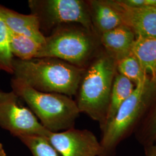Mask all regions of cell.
<instances>
[{"label": "cell", "mask_w": 156, "mask_h": 156, "mask_svg": "<svg viewBox=\"0 0 156 156\" xmlns=\"http://www.w3.org/2000/svg\"><path fill=\"white\" fill-rule=\"evenodd\" d=\"M116 65V60L105 50L99 51L84 68L76 94L80 113L99 123L102 133L106 126Z\"/></svg>", "instance_id": "6da1fadb"}, {"label": "cell", "mask_w": 156, "mask_h": 156, "mask_svg": "<svg viewBox=\"0 0 156 156\" xmlns=\"http://www.w3.org/2000/svg\"><path fill=\"white\" fill-rule=\"evenodd\" d=\"M14 78L34 89L58 93L69 97L76 95L84 68L53 57L29 60L13 58Z\"/></svg>", "instance_id": "7a4b0ae2"}, {"label": "cell", "mask_w": 156, "mask_h": 156, "mask_svg": "<svg viewBox=\"0 0 156 156\" xmlns=\"http://www.w3.org/2000/svg\"><path fill=\"white\" fill-rule=\"evenodd\" d=\"M156 100V84L149 77L135 87L102 133L99 156H115L118 145L136 131Z\"/></svg>", "instance_id": "3957f363"}, {"label": "cell", "mask_w": 156, "mask_h": 156, "mask_svg": "<svg viewBox=\"0 0 156 156\" xmlns=\"http://www.w3.org/2000/svg\"><path fill=\"white\" fill-rule=\"evenodd\" d=\"M11 86L12 91L27 104L46 129L58 133L74 128L80 112L71 97L39 91L14 78L12 79Z\"/></svg>", "instance_id": "277c9868"}, {"label": "cell", "mask_w": 156, "mask_h": 156, "mask_svg": "<svg viewBox=\"0 0 156 156\" xmlns=\"http://www.w3.org/2000/svg\"><path fill=\"white\" fill-rule=\"evenodd\" d=\"M100 45L94 31L79 24H66L45 37L37 58H57L84 68L100 51Z\"/></svg>", "instance_id": "5b68a950"}, {"label": "cell", "mask_w": 156, "mask_h": 156, "mask_svg": "<svg viewBox=\"0 0 156 156\" xmlns=\"http://www.w3.org/2000/svg\"><path fill=\"white\" fill-rule=\"evenodd\" d=\"M28 5L30 13L38 19L41 31L45 36L60 26L71 23L80 24L94 31L87 1L29 0Z\"/></svg>", "instance_id": "8992f818"}, {"label": "cell", "mask_w": 156, "mask_h": 156, "mask_svg": "<svg viewBox=\"0 0 156 156\" xmlns=\"http://www.w3.org/2000/svg\"><path fill=\"white\" fill-rule=\"evenodd\" d=\"M13 91L0 90V127L19 139L24 136L47 138L50 132L39 122L28 108L23 105Z\"/></svg>", "instance_id": "52a82bcc"}, {"label": "cell", "mask_w": 156, "mask_h": 156, "mask_svg": "<svg viewBox=\"0 0 156 156\" xmlns=\"http://www.w3.org/2000/svg\"><path fill=\"white\" fill-rule=\"evenodd\" d=\"M48 140L60 156H99L100 142L91 131L70 128L50 133Z\"/></svg>", "instance_id": "ba28073f"}, {"label": "cell", "mask_w": 156, "mask_h": 156, "mask_svg": "<svg viewBox=\"0 0 156 156\" xmlns=\"http://www.w3.org/2000/svg\"><path fill=\"white\" fill-rule=\"evenodd\" d=\"M123 25L129 28L136 37H156V7L133 6L115 0Z\"/></svg>", "instance_id": "9c48e42d"}, {"label": "cell", "mask_w": 156, "mask_h": 156, "mask_svg": "<svg viewBox=\"0 0 156 156\" xmlns=\"http://www.w3.org/2000/svg\"><path fill=\"white\" fill-rule=\"evenodd\" d=\"M92 25L99 37L123 25L120 13L115 0L87 1Z\"/></svg>", "instance_id": "30bf717a"}, {"label": "cell", "mask_w": 156, "mask_h": 156, "mask_svg": "<svg viewBox=\"0 0 156 156\" xmlns=\"http://www.w3.org/2000/svg\"><path fill=\"white\" fill-rule=\"evenodd\" d=\"M0 16L9 31L27 37L41 45L45 43V36L41 31L38 19L33 15L19 13L0 5Z\"/></svg>", "instance_id": "8fae6325"}, {"label": "cell", "mask_w": 156, "mask_h": 156, "mask_svg": "<svg viewBox=\"0 0 156 156\" xmlns=\"http://www.w3.org/2000/svg\"><path fill=\"white\" fill-rule=\"evenodd\" d=\"M135 39L133 32L124 25L101 34V45L116 61L131 53Z\"/></svg>", "instance_id": "7c38bea8"}, {"label": "cell", "mask_w": 156, "mask_h": 156, "mask_svg": "<svg viewBox=\"0 0 156 156\" xmlns=\"http://www.w3.org/2000/svg\"><path fill=\"white\" fill-rule=\"evenodd\" d=\"M131 53L145 74L153 81L156 76V37H136Z\"/></svg>", "instance_id": "4fadbf2b"}, {"label": "cell", "mask_w": 156, "mask_h": 156, "mask_svg": "<svg viewBox=\"0 0 156 156\" xmlns=\"http://www.w3.org/2000/svg\"><path fill=\"white\" fill-rule=\"evenodd\" d=\"M127 78L116 73L112 88L109 108L105 129L116 115L120 106L134 92L135 89V86Z\"/></svg>", "instance_id": "5bb4252c"}, {"label": "cell", "mask_w": 156, "mask_h": 156, "mask_svg": "<svg viewBox=\"0 0 156 156\" xmlns=\"http://www.w3.org/2000/svg\"><path fill=\"white\" fill-rule=\"evenodd\" d=\"M9 41L12 55L21 60L37 58L42 45L27 37L9 31Z\"/></svg>", "instance_id": "9a60e30c"}, {"label": "cell", "mask_w": 156, "mask_h": 156, "mask_svg": "<svg viewBox=\"0 0 156 156\" xmlns=\"http://www.w3.org/2000/svg\"><path fill=\"white\" fill-rule=\"evenodd\" d=\"M135 133L138 142L145 149L152 145L156 140V100L140 123Z\"/></svg>", "instance_id": "2e32d148"}, {"label": "cell", "mask_w": 156, "mask_h": 156, "mask_svg": "<svg viewBox=\"0 0 156 156\" xmlns=\"http://www.w3.org/2000/svg\"><path fill=\"white\" fill-rule=\"evenodd\" d=\"M117 73L127 78L135 87L149 78L143 71L137 58L131 53L117 61Z\"/></svg>", "instance_id": "e0dca14e"}, {"label": "cell", "mask_w": 156, "mask_h": 156, "mask_svg": "<svg viewBox=\"0 0 156 156\" xmlns=\"http://www.w3.org/2000/svg\"><path fill=\"white\" fill-rule=\"evenodd\" d=\"M13 58L9 46V31L0 16V71L13 74Z\"/></svg>", "instance_id": "ac0fdd59"}, {"label": "cell", "mask_w": 156, "mask_h": 156, "mask_svg": "<svg viewBox=\"0 0 156 156\" xmlns=\"http://www.w3.org/2000/svg\"><path fill=\"white\" fill-rule=\"evenodd\" d=\"M19 140L28 147L33 156H60L49 142L47 138L30 136Z\"/></svg>", "instance_id": "d6986e66"}, {"label": "cell", "mask_w": 156, "mask_h": 156, "mask_svg": "<svg viewBox=\"0 0 156 156\" xmlns=\"http://www.w3.org/2000/svg\"><path fill=\"white\" fill-rule=\"evenodd\" d=\"M127 5L133 6H151L156 7V0H122Z\"/></svg>", "instance_id": "ffe728a7"}, {"label": "cell", "mask_w": 156, "mask_h": 156, "mask_svg": "<svg viewBox=\"0 0 156 156\" xmlns=\"http://www.w3.org/2000/svg\"><path fill=\"white\" fill-rule=\"evenodd\" d=\"M145 151L146 156H156V140L152 145L145 148Z\"/></svg>", "instance_id": "44dd1931"}, {"label": "cell", "mask_w": 156, "mask_h": 156, "mask_svg": "<svg viewBox=\"0 0 156 156\" xmlns=\"http://www.w3.org/2000/svg\"><path fill=\"white\" fill-rule=\"evenodd\" d=\"M0 156H6L4 147L1 143H0Z\"/></svg>", "instance_id": "7402d4cb"}, {"label": "cell", "mask_w": 156, "mask_h": 156, "mask_svg": "<svg viewBox=\"0 0 156 156\" xmlns=\"http://www.w3.org/2000/svg\"><path fill=\"white\" fill-rule=\"evenodd\" d=\"M153 82L154 83L156 84V78H155V79L153 80Z\"/></svg>", "instance_id": "603a6c76"}]
</instances>
